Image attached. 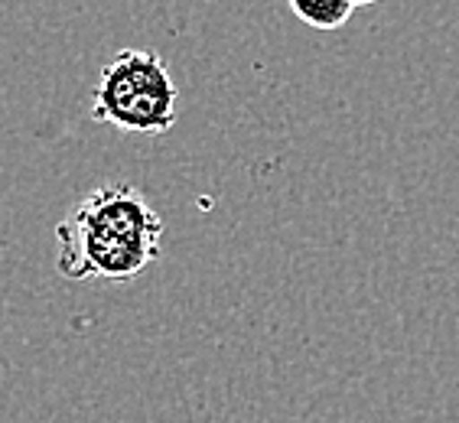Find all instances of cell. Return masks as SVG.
<instances>
[{"label":"cell","mask_w":459,"mask_h":423,"mask_svg":"<svg viewBox=\"0 0 459 423\" xmlns=\"http://www.w3.org/2000/svg\"><path fill=\"white\" fill-rule=\"evenodd\" d=\"M163 219L131 183H105L56 225V267L65 281H131L160 257Z\"/></svg>","instance_id":"cell-1"},{"label":"cell","mask_w":459,"mask_h":423,"mask_svg":"<svg viewBox=\"0 0 459 423\" xmlns=\"http://www.w3.org/2000/svg\"><path fill=\"white\" fill-rule=\"evenodd\" d=\"M91 117L131 134H167L179 117V89L157 53L121 49L98 79Z\"/></svg>","instance_id":"cell-2"},{"label":"cell","mask_w":459,"mask_h":423,"mask_svg":"<svg viewBox=\"0 0 459 423\" xmlns=\"http://www.w3.org/2000/svg\"><path fill=\"white\" fill-rule=\"evenodd\" d=\"M290 10L307 27L333 33V30L349 23V17L355 13V4L352 0H290Z\"/></svg>","instance_id":"cell-3"},{"label":"cell","mask_w":459,"mask_h":423,"mask_svg":"<svg viewBox=\"0 0 459 423\" xmlns=\"http://www.w3.org/2000/svg\"><path fill=\"white\" fill-rule=\"evenodd\" d=\"M352 4H355V10H359V7H371V4H378V0H352Z\"/></svg>","instance_id":"cell-4"}]
</instances>
